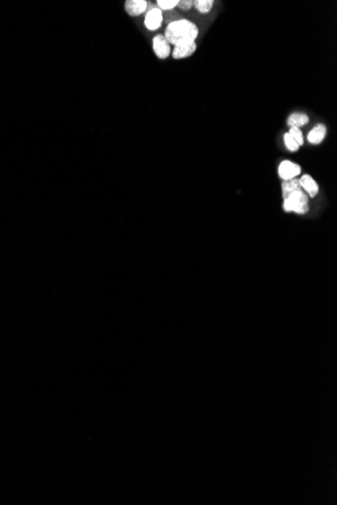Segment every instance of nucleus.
<instances>
[{
  "mask_svg": "<svg viewBox=\"0 0 337 505\" xmlns=\"http://www.w3.org/2000/svg\"><path fill=\"white\" fill-rule=\"evenodd\" d=\"M164 36L172 46L192 43L196 42L199 28L196 24L187 19L175 20L167 25Z\"/></svg>",
  "mask_w": 337,
  "mask_h": 505,
  "instance_id": "1",
  "label": "nucleus"
},
{
  "mask_svg": "<svg viewBox=\"0 0 337 505\" xmlns=\"http://www.w3.org/2000/svg\"><path fill=\"white\" fill-rule=\"evenodd\" d=\"M283 207L286 212L303 215L309 212V198L303 190H299L284 199Z\"/></svg>",
  "mask_w": 337,
  "mask_h": 505,
  "instance_id": "2",
  "label": "nucleus"
},
{
  "mask_svg": "<svg viewBox=\"0 0 337 505\" xmlns=\"http://www.w3.org/2000/svg\"><path fill=\"white\" fill-rule=\"evenodd\" d=\"M152 48L155 55L159 60H166L172 55V45L164 34H156L152 40Z\"/></svg>",
  "mask_w": 337,
  "mask_h": 505,
  "instance_id": "3",
  "label": "nucleus"
},
{
  "mask_svg": "<svg viewBox=\"0 0 337 505\" xmlns=\"http://www.w3.org/2000/svg\"><path fill=\"white\" fill-rule=\"evenodd\" d=\"M164 22V14L163 11L159 9L157 6L152 7L149 10H147L145 15V26L150 31L157 30L159 27L162 26Z\"/></svg>",
  "mask_w": 337,
  "mask_h": 505,
  "instance_id": "4",
  "label": "nucleus"
},
{
  "mask_svg": "<svg viewBox=\"0 0 337 505\" xmlns=\"http://www.w3.org/2000/svg\"><path fill=\"white\" fill-rule=\"evenodd\" d=\"M278 171L283 181L296 179L301 173V167L291 161H283L279 166Z\"/></svg>",
  "mask_w": 337,
  "mask_h": 505,
  "instance_id": "5",
  "label": "nucleus"
},
{
  "mask_svg": "<svg viewBox=\"0 0 337 505\" xmlns=\"http://www.w3.org/2000/svg\"><path fill=\"white\" fill-rule=\"evenodd\" d=\"M196 50H197L196 42L179 44L177 46H174L171 56L175 60H182V59H186V58L193 56Z\"/></svg>",
  "mask_w": 337,
  "mask_h": 505,
  "instance_id": "6",
  "label": "nucleus"
},
{
  "mask_svg": "<svg viewBox=\"0 0 337 505\" xmlns=\"http://www.w3.org/2000/svg\"><path fill=\"white\" fill-rule=\"evenodd\" d=\"M149 2L147 0H127L124 3V9L130 16H139L148 10Z\"/></svg>",
  "mask_w": 337,
  "mask_h": 505,
  "instance_id": "7",
  "label": "nucleus"
},
{
  "mask_svg": "<svg viewBox=\"0 0 337 505\" xmlns=\"http://www.w3.org/2000/svg\"><path fill=\"white\" fill-rule=\"evenodd\" d=\"M326 133H327L326 126L322 123H319L310 130V132L308 133L307 139H308V142L312 144H320L324 141Z\"/></svg>",
  "mask_w": 337,
  "mask_h": 505,
  "instance_id": "8",
  "label": "nucleus"
},
{
  "mask_svg": "<svg viewBox=\"0 0 337 505\" xmlns=\"http://www.w3.org/2000/svg\"><path fill=\"white\" fill-rule=\"evenodd\" d=\"M299 182H300V186H301V188H302V190L305 191L311 198H314L318 195L319 186L310 175H304L299 180Z\"/></svg>",
  "mask_w": 337,
  "mask_h": 505,
  "instance_id": "9",
  "label": "nucleus"
},
{
  "mask_svg": "<svg viewBox=\"0 0 337 505\" xmlns=\"http://www.w3.org/2000/svg\"><path fill=\"white\" fill-rule=\"evenodd\" d=\"M310 118L307 114L302 112H294L292 113L288 119H287V124L290 127H302L309 123Z\"/></svg>",
  "mask_w": 337,
  "mask_h": 505,
  "instance_id": "10",
  "label": "nucleus"
},
{
  "mask_svg": "<svg viewBox=\"0 0 337 505\" xmlns=\"http://www.w3.org/2000/svg\"><path fill=\"white\" fill-rule=\"evenodd\" d=\"M299 190H302V188H301L300 182L298 179L286 180V181H283V183H282V194H283L284 199L287 198L290 194L293 193V192H296Z\"/></svg>",
  "mask_w": 337,
  "mask_h": 505,
  "instance_id": "11",
  "label": "nucleus"
},
{
  "mask_svg": "<svg viewBox=\"0 0 337 505\" xmlns=\"http://www.w3.org/2000/svg\"><path fill=\"white\" fill-rule=\"evenodd\" d=\"M213 0H195L193 6H195V8H196L200 13L206 14L209 13L211 9L213 8Z\"/></svg>",
  "mask_w": 337,
  "mask_h": 505,
  "instance_id": "12",
  "label": "nucleus"
},
{
  "mask_svg": "<svg viewBox=\"0 0 337 505\" xmlns=\"http://www.w3.org/2000/svg\"><path fill=\"white\" fill-rule=\"evenodd\" d=\"M178 3H179V0H157L156 6L162 11L163 10L168 11V10H172L175 7L178 6Z\"/></svg>",
  "mask_w": 337,
  "mask_h": 505,
  "instance_id": "13",
  "label": "nucleus"
},
{
  "mask_svg": "<svg viewBox=\"0 0 337 505\" xmlns=\"http://www.w3.org/2000/svg\"><path fill=\"white\" fill-rule=\"evenodd\" d=\"M289 134L293 137L294 141L299 144V146L304 144V136L302 131L298 127H290Z\"/></svg>",
  "mask_w": 337,
  "mask_h": 505,
  "instance_id": "14",
  "label": "nucleus"
},
{
  "mask_svg": "<svg viewBox=\"0 0 337 505\" xmlns=\"http://www.w3.org/2000/svg\"><path fill=\"white\" fill-rule=\"evenodd\" d=\"M284 143H285V145L286 147L290 150V151H297L299 150V144L294 141L293 137L289 134V132L284 134Z\"/></svg>",
  "mask_w": 337,
  "mask_h": 505,
  "instance_id": "15",
  "label": "nucleus"
},
{
  "mask_svg": "<svg viewBox=\"0 0 337 505\" xmlns=\"http://www.w3.org/2000/svg\"><path fill=\"white\" fill-rule=\"evenodd\" d=\"M194 4L193 0H179L178 7L182 10H190Z\"/></svg>",
  "mask_w": 337,
  "mask_h": 505,
  "instance_id": "16",
  "label": "nucleus"
}]
</instances>
